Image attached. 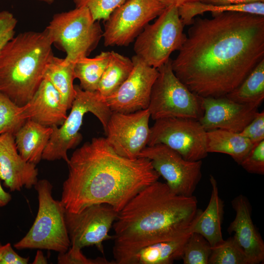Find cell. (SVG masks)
Segmentation results:
<instances>
[{"label":"cell","mask_w":264,"mask_h":264,"mask_svg":"<svg viewBox=\"0 0 264 264\" xmlns=\"http://www.w3.org/2000/svg\"><path fill=\"white\" fill-rule=\"evenodd\" d=\"M162 5L165 7L171 6H175L177 7L182 4L192 1L200 0H159Z\"/></svg>","instance_id":"40"},{"label":"cell","mask_w":264,"mask_h":264,"mask_svg":"<svg viewBox=\"0 0 264 264\" xmlns=\"http://www.w3.org/2000/svg\"><path fill=\"white\" fill-rule=\"evenodd\" d=\"M236 212L234 220L228 231L244 252L248 264H259L264 261V242L255 228L251 218V207L243 195L235 197L231 201Z\"/></svg>","instance_id":"19"},{"label":"cell","mask_w":264,"mask_h":264,"mask_svg":"<svg viewBox=\"0 0 264 264\" xmlns=\"http://www.w3.org/2000/svg\"><path fill=\"white\" fill-rule=\"evenodd\" d=\"M163 144L189 161L206 157V131L198 120L166 118L155 120L150 128L147 146Z\"/></svg>","instance_id":"10"},{"label":"cell","mask_w":264,"mask_h":264,"mask_svg":"<svg viewBox=\"0 0 264 264\" xmlns=\"http://www.w3.org/2000/svg\"><path fill=\"white\" fill-rule=\"evenodd\" d=\"M190 234L169 240L114 242L113 262L114 264H172L175 260L181 259Z\"/></svg>","instance_id":"16"},{"label":"cell","mask_w":264,"mask_h":264,"mask_svg":"<svg viewBox=\"0 0 264 264\" xmlns=\"http://www.w3.org/2000/svg\"><path fill=\"white\" fill-rule=\"evenodd\" d=\"M184 26L177 7L165 8L135 39V55L148 65L159 67L168 61L174 51H178L182 46L187 36L183 32Z\"/></svg>","instance_id":"9"},{"label":"cell","mask_w":264,"mask_h":264,"mask_svg":"<svg viewBox=\"0 0 264 264\" xmlns=\"http://www.w3.org/2000/svg\"><path fill=\"white\" fill-rule=\"evenodd\" d=\"M204 12L217 14L226 12H242L264 16V2L230 5H214L204 2Z\"/></svg>","instance_id":"32"},{"label":"cell","mask_w":264,"mask_h":264,"mask_svg":"<svg viewBox=\"0 0 264 264\" xmlns=\"http://www.w3.org/2000/svg\"><path fill=\"white\" fill-rule=\"evenodd\" d=\"M52 128L27 120L14 135L18 151L25 161L37 164L50 139Z\"/></svg>","instance_id":"22"},{"label":"cell","mask_w":264,"mask_h":264,"mask_svg":"<svg viewBox=\"0 0 264 264\" xmlns=\"http://www.w3.org/2000/svg\"><path fill=\"white\" fill-rule=\"evenodd\" d=\"M17 21L7 11L0 12V51L5 44L14 36Z\"/></svg>","instance_id":"36"},{"label":"cell","mask_w":264,"mask_h":264,"mask_svg":"<svg viewBox=\"0 0 264 264\" xmlns=\"http://www.w3.org/2000/svg\"><path fill=\"white\" fill-rule=\"evenodd\" d=\"M67 109L50 82L44 78L31 99L22 106V114L46 127H59L67 117Z\"/></svg>","instance_id":"20"},{"label":"cell","mask_w":264,"mask_h":264,"mask_svg":"<svg viewBox=\"0 0 264 264\" xmlns=\"http://www.w3.org/2000/svg\"><path fill=\"white\" fill-rule=\"evenodd\" d=\"M131 59V74L116 92L105 99L112 111L129 113L148 108L158 69L135 55Z\"/></svg>","instance_id":"15"},{"label":"cell","mask_w":264,"mask_h":264,"mask_svg":"<svg viewBox=\"0 0 264 264\" xmlns=\"http://www.w3.org/2000/svg\"><path fill=\"white\" fill-rule=\"evenodd\" d=\"M45 29L52 44L66 53L65 60L74 64L88 57L103 35L99 21L85 7L55 14Z\"/></svg>","instance_id":"6"},{"label":"cell","mask_w":264,"mask_h":264,"mask_svg":"<svg viewBox=\"0 0 264 264\" xmlns=\"http://www.w3.org/2000/svg\"><path fill=\"white\" fill-rule=\"evenodd\" d=\"M172 59L159 67L153 85L148 109L154 120L166 118L198 120L203 111L200 97L191 90L176 76Z\"/></svg>","instance_id":"8"},{"label":"cell","mask_w":264,"mask_h":264,"mask_svg":"<svg viewBox=\"0 0 264 264\" xmlns=\"http://www.w3.org/2000/svg\"><path fill=\"white\" fill-rule=\"evenodd\" d=\"M76 94L68 116L60 128L52 127V132L44 151L42 159L54 161L63 159L68 162L67 152L76 147L82 141L79 132L85 114L93 113L101 122L104 131L112 111L105 99L97 90L88 91L74 85Z\"/></svg>","instance_id":"7"},{"label":"cell","mask_w":264,"mask_h":264,"mask_svg":"<svg viewBox=\"0 0 264 264\" xmlns=\"http://www.w3.org/2000/svg\"><path fill=\"white\" fill-rule=\"evenodd\" d=\"M29 260V257H23L17 253L10 243L0 246V264H27Z\"/></svg>","instance_id":"37"},{"label":"cell","mask_w":264,"mask_h":264,"mask_svg":"<svg viewBox=\"0 0 264 264\" xmlns=\"http://www.w3.org/2000/svg\"><path fill=\"white\" fill-rule=\"evenodd\" d=\"M212 247L200 234L192 232L185 244L181 259L184 264H208Z\"/></svg>","instance_id":"30"},{"label":"cell","mask_w":264,"mask_h":264,"mask_svg":"<svg viewBox=\"0 0 264 264\" xmlns=\"http://www.w3.org/2000/svg\"><path fill=\"white\" fill-rule=\"evenodd\" d=\"M253 145L264 140V112H257L252 121L239 133Z\"/></svg>","instance_id":"35"},{"label":"cell","mask_w":264,"mask_h":264,"mask_svg":"<svg viewBox=\"0 0 264 264\" xmlns=\"http://www.w3.org/2000/svg\"><path fill=\"white\" fill-rule=\"evenodd\" d=\"M45 29L19 34L0 51V92L19 106L32 97L54 56Z\"/></svg>","instance_id":"4"},{"label":"cell","mask_w":264,"mask_h":264,"mask_svg":"<svg viewBox=\"0 0 264 264\" xmlns=\"http://www.w3.org/2000/svg\"><path fill=\"white\" fill-rule=\"evenodd\" d=\"M35 164L24 160L17 149L14 136L0 135V179L10 192L31 189L38 181Z\"/></svg>","instance_id":"18"},{"label":"cell","mask_w":264,"mask_h":264,"mask_svg":"<svg viewBox=\"0 0 264 264\" xmlns=\"http://www.w3.org/2000/svg\"><path fill=\"white\" fill-rule=\"evenodd\" d=\"M208 264H248L247 258L233 237L212 247Z\"/></svg>","instance_id":"29"},{"label":"cell","mask_w":264,"mask_h":264,"mask_svg":"<svg viewBox=\"0 0 264 264\" xmlns=\"http://www.w3.org/2000/svg\"><path fill=\"white\" fill-rule=\"evenodd\" d=\"M74 65L54 56L47 65L44 75L58 91L67 110L71 108L76 94Z\"/></svg>","instance_id":"24"},{"label":"cell","mask_w":264,"mask_h":264,"mask_svg":"<svg viewBox=\"0 0 264 264\" xmlns=\"http://www.w3.org/2000/svg\"><path fill=\"white\" fill-rule=\"evenodd\" d=\"M34 187L39 201L36 217L27 233L14 247L18 250L38 249L65 252L70 246L65 220L66 209L60 200L53 198V186L48 180H38Z\"/></svg>","instance_id":"5"},{"label":"cell","mask_w":264,"mask_h":264,"mask_svg":"<svg viewBox=\"0 0 264 264\" xmlns=\"http://www.w3.org/2000/svg\"><path fill=\"white\" fill-rule=\"evenodd\" d=\"M247 172L264 174V140L253 145L240 164Z\"/></svg>","instance_id":"33"},{"label":"cell","mask_w":264,"mask_h":264,"mask_svg":"<svg viewBox=\"0 0 264 264\" xmlns=\"http://www.w3.org/2000/svg\"><path fill=\"white\" fill-rule=\"evenodd\" d=\"M118 214L106 203L92 204L76 213L66 210L65 220L70 246L82 249L95 246L104 254L103 242L113 239L109 232Z\"/></svg>","instance_id":"13"},{"label":"cell","mask_w":264,"mask_h":264,"mask_svg":"<svg viewBox=\"0 0 264 264\" xmlns=\"http://www.w3.org/2000/svg\"><path fill=\"white\" fill-rule=\"evenodd\" d=\"M59 264H114L104 258H88L82 253L81 249L70 246L66 252L59 253L57 258Z\"/></svg>","instance_id":"34"},{"label":"cell","mask_w":264,"mask_h":264,"mask_svg":"<svg viewBox=\"0 0 264 264\" xmlns=\"http://www.w3.org/2000/svg\"><path fill=\"white\" fill-rule=\"evenodd\" d=\"M133 67L131 59L114 51H110L97 91L105 99L113 94L130 76Z\"/></svg>","instance_id":"25"},{"label":"cell","mask_w":264,"mask_h":264,"mask_svg":"<svg viewBox=\"0 0 264 264\" xmlns=\"http://www.w3.org/2000/svg\"><path fill=\"white\" fill-rule=\"evenodd\" d=\"M33 264H47L48 261L44 255L43 251L41 250H38L37 251Z\"/></svg>","instance_id":"41"},{"label":"cell","mask_w":264,"mask_h":264,"mask_svg":"<svg viewBox=\"0 0 264 264\" xmlns=\"http://www.w3.org/2000/svg\"><path fill=\"white\" fill-rule=\"evenodd\" d=\"M253 144L239 133L223 129L206 131L208 153H220L231 156L239 165Z\"/></svg>","instance_id":"23"},{"label":"cell","mask_w":264,"mask_h":264,"mask_svg":"<svg viewBox=\"0 0 264 264\" xmlns=\"http://www.w3.org/2000/svg\"><path fill=\"white\" fill-rule=\"evenodd\" d=\"M202 211L195 196L176 194L166 183L157 180L137 193L118 212L112 226L114 242L181 238L191 233Z\"/></svg>","instance_id":"3"},{"label":"cell","mask_w":264,"mask_h":264,"mask_svg":"<svg viewBox=\"0 0 264 264\" xmlns=\"http://www.w3.org/2000/svg\"><path fill=\"white\" fill-rule=\"evenodd\" d=\"M67 164L68 173L60 201L71 213L99 203L109 204L119 212L137 193L160 177L150 160L122 156L103 137L84 143Z\"/></svg>","instance_id":"2"},{"label":"cell","mask_w":264,"mask_h":264,"mask_svg":"<svg viewBox=\"0 0 264 264\" xmlns=\"http://www.w3.org/2000/svg\"><path fill=\"white\" fill-rule=\"evenodd\" d=\"M26 120L22 114V106L0 92V135L9 133L14 136Z\"/></svg>","instance_id":"28"},{"label":"cell","mask_w":264,"mask_h":264,"mask_svg":"<svg viewBox=\"0 0 264 264\" xmlns=\"http://www.w3.org/2000/svg\"><path fill=\"white\" fill-rule=\"evenodd\" d=\"M225 96L238 103L259 107L264 99V59L239 86Z\"/></svg>","instance_id":"26"},{"label":"cell","mask_w":264,"mask_h":264,"mask_svg":"<svg viewBox=\"0 0 264 264\" xmlns=\"http://www.w3.org/2000/svg\"><path fill=\"white\" fill-rule=\"evenodd\" d=\"M165 8L159 0H126L105 21L104 45H129Z\"/></svg>","instance_id":"11"},{"label":"cell","mask_w":264,"mask_h":264,"mask_svg":"<svg viewBox=\"0 0 264 264\" xmlns=\"http://www.w3.org/2000/svg\"><path fill=\"white\" fill-rule=\"evenodd\" d=\"M38 0L45 2L48 4H51L54 1V0Z\"/></svg>","instance_id":"42"},{"label":"cell","mask_w":264,"mask_h":264,"mask_svg":"<svg viewBox=\"0 0 264 264\" xmlns=\"http://www.w3.org/2000/svg\"><path fill=\"white\" fill-rule=\"evenodd\" d=\"M200 1L214 5H230L264 2V0H200Z\"/></svg>","instance_id":"38"},{"label":"cell","mask_w":264,"mask_h":264,"mask_svg":"<svg viewBox=\"0 0 264 264\" xmlns=\"http://www.w3.org/2000/svg\"><path fill=\"white\" fill-rule=\"evenodd\" d=\"M138 157L150 160L154 170L166 180L172 192L185 197L193 196L202 176V160H186L163 144L146 146Z\"/></svg>","instance_id":"12"},{"label":"cell","mask_w":264,"mask_h":264,"mask_svg":"<svg viewBox=\"0 0 264 264\" xmlns=\"http://www.w3.org/2000/svg\"><path fill=\"white\" fill-rule=\"evenodd\" d=\"M150 117L148 109L129 113L112 111L105 131L107 142L119 155L138 158L149 139Z\"/></svg>","instance_id":"14"},{"label":"cell","mask_w":264,"mask_h":264,"mask_svg":"<svg viewBox=\"0 0 264 264\" xmlns=\"http://www.w3.org/2000/svg\"><path fill=\"white\" fill-rule=\"evenodd\" d=\"M200 100L203 113L198 121L206 131L223 129L240 133L253 119L258 108L225 96L200 97Z\"/></svg>","instance_id":"17"},{"label":"cell","mask_w":264,"mask_h":264,"mask_svg":"<svg viewBox=\"0 0 264 264\" xmlns=\"http://www.w3.org/2000/svg\"><path fill=\"white\" fill-rule=\"evenodd\" d=\"M1 245V242H0V246Z\"/></svg>","instance_id":"43"},{"label":"cell","mask_w":264,"mask_h":264,"mask_svg":"<svg viewBox=\"0 0 264 264\" xmlns=\"http://www.w3.org/2000/svg\"><path fill=\"white\" fill-rule=\"evenodd\" d=\"M178 51L172 69L190 90L225 96L264 59V16L226 12L194 19Z\"/></svg>","instance_id":"1"},{"label":"cell","mask_w":264,"mask_h":264,"mask_svg":"<svg viewBox=\"0 0 264 264\" xmlns=\"http://www.w3.org/2000/svg\"><path fill=\"white\" fill-rule=\"evenodd\" d=\"M210 181L212 190L209 202L206 209L198 217L190 231L202 235L213 247L224 241L221 227L224 204L219 196L217 181L212 175Z\"/></svg>","instance_id":"21"},{"label":"cell","mask_w":264,"mask_h":264,"mask_svg":"<svg viewBox=\"0 0 264 264\" xmlns=\"http://www.w3.org/2000/svg\"><path fill=\"white\" fill-rule=\"evenodd\" d=\"M110 51H102L93 58L79 59L75 62L74 71L75 78L80 81V87L84 90L95 91L108 65Z\"/></svg>","instance_id":"27"},{"label":"cell","mask_w":264,"mask_h":264,"mask_svg":"<svg viewBox=\"0 0 264 264\" xmlns=\"http://www.w3.org/2000/svg\"><path fill=\"white\" fill-rule=\"evenodd\" d=\"M11 199V195L3 189L0 183V207L6 206Z\"/></svg>","instance_id":"39"},{"label":"cell","mask_w":264,"mask_h":264,"mask_svg":"<svg viewBox=\"0 0 264 264\" xmlns=\"http://www.w3.org/2000/svg\"><path fill=\"white\" fill-rule=\"evenodd\" d=\"M126 0H73L76 7L87 8L93 19L106 21Z\"/></svg>","instance_id":"31"}]
</instances>
